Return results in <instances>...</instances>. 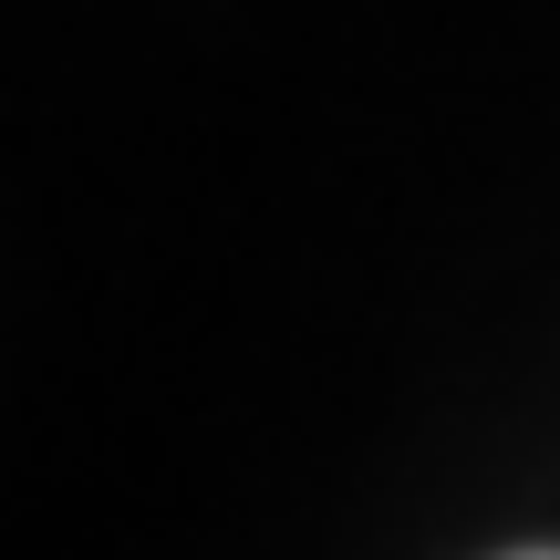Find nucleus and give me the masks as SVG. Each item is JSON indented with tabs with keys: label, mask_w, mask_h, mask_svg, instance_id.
<instances>
[{
	"label": "nucleus",
	"mask_w": 560,
	"mask_h": 560,
	"mask_svg": "<svg viewBox=\"0 0 560 560\" xmlns=\"http://www.w3.org/2000/svg\"><path fill=\"white\" fill-rule=\"evenodd\" d=\"M509 560H560V550H509Z\"/></svg>",
	"instance_id": "1"
}]
</instances>
